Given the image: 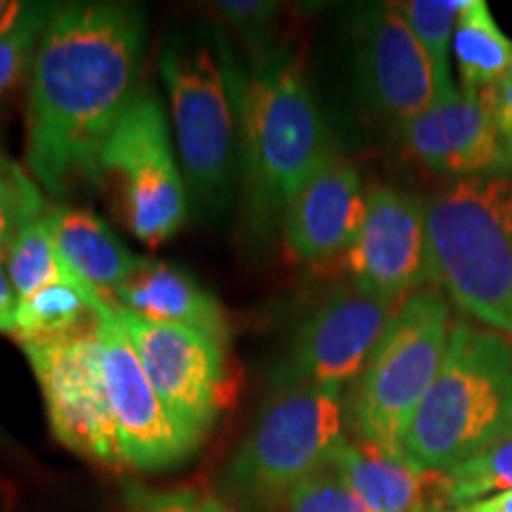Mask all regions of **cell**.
<instances>
[{
  "label": "cell",
  "mask_w": 512,
  "mask_h": 512,
  "mask_svg": "<svg viewBox=\"0 0 512 512\" xmlns=\"http://www.w3.org/2000/svg\"><path fill=\"white\" fill-rule=\"evenodd\" d=\"M143 12L126 3H69L50 15L27 105V164L50 195L98 183L100 152L138 93Z\"/></svg>",
  "instance_id": "1"
},
{
  "label": "cell",
  "mask_w": 512,
  "mask_h": 512,
  "mask_svg": "<svg viewBox=\"0 0 512 512\" xmlns=\"http://www.w3.org/2000/svg\"><path fill=\"white\" fill-rule=\"evenodd\" d=\"M240 157L247 223L256 240L283 228L297 190L335 155L330 128L304 69L290 53H268L238 76Z\"/></svg>",
  "instance_id": "2"
},
{
  "label": "cell",
  "mask_w": 512,
  "mask_h": 512,
  "mask_svg": "<svg viewBox=\"0 0 512 512\" xmlns=\"http://www.w3.org/2000/svg\"><path fill=\"white\" fill-rule=\"evenodd\" d=\"M512 437V344L460 318L434 382L408 420L401 456L425 472H448Z\"/></svg>",
  "instance_id": "3"
},
{
  "label": "cell",
  "mask_w": 512,
  "mask_h": 512,
  "mask_svg": "<svg viewBox=\"0 0 512 512\" xmlns=\"http://www.w3.org/2000/svg\"><path fill=\"white\" fill-rule=\"evenodd\" d=\"M432 280L460 309L512 335V169L460 178L427 202Z\"/></svg>",
  "instance_id": "4"
},
{
  "label": "cell",
  "mask_w": 512,
  "mask_h": 512,
  "mask_svg": "<svg viewBox=\"0 0 512 512\" xmlns=\"http://www.w3.org/2000/svg\"><path fill=\"white\" fill-rule=\"evenodd\" d=\"M342 389L278 387L228 460L221 498L235 512H283L292 489L344 444Z\"/></svg>",
  "instance_id": "5"
},
{
  "label": "cell",
  "mask_w": 512,
  "mask_h": 512,
  "mask_svg": "<svg viewBox=\"0 0 512 512\" xmlns=\"http://www.w3.org/2000/svg\"><path fill=\"white\" fill-rule=\"evenodd\" d=\"M451 328L446 294L422 287L403 299L358 382L351 408L358 439L401 456L403 432L439 373Z\"/></svg>",
  "instance_id": "6"
},
{
  "label": "cell",
  "mask_w": 512,
  "mask_h": 512,
  "mask_svg": "<svg viewBox=\"0 0 512 512\" xmlns=\"http://www.w3.org/2000/svg\"><path fill=\"white\" fill-rule=\"evenodd\" d=\"M171 124L192 200L219 207L235 169L240 121L238 72L216 62L207 46L169 43L159 57Z\"/></svg>",
  "instance_id": "7"
},
{
  "label": "cell",
  "mask_w": 512,
  "mask_h": 512,
  "mask_svg": "<svg viewBox=\"0 0 512 512\" xmlns=\"http://www.w3.org/2000/svg\"><path fill=\"white\" fill-rule=\"evenodd\" d=\"M117 188L133 238L147 247L169 242L188 216V185L171 147L169 121L152 88L140 86L100 152L98 181Z\"/></svg>",
  "instance_id": "8"
},
{
  "label": "cell",
  "mask_w": 512,
  "mask_h": 512,
  "mask_svg": "<svg viewBox=\"0 0 512 512\" xmlns=\"http://www.w3.org/2000/svg\"><path fill=\"white\" fill-rule=\"evenodd\" d=\"M22 349L41 387L55 439L93 463L124 467L98 330Z\"/></svg>",
  "instance_id": "9"
},
{
  "label": "cell",
  "mask_w": 512,
  "mask_h": 512,
  "mask_svg": "<svg viewBox=\"0 0 512 512\" xmlns=\"http://www.w3.org/2000/svg\"><path fill=\"white\" fill-rule=\"evenodd\" d=\"M117 316L159 399L185 430L204 439L226 403V344L185 325L152 323L121 309Z\"/></svg>",
  "instance_id": "10"
},
{
  "label": "cell",
  "mask_w": 512,
  "mask_h": 512,
  "mask_svg": "<svg viewBox=\"0 0 512 512\" xmlns=\"http://www.w3.org/2000/svg\"><path fill=\"white\" fill-rule=\"evenodd\" d=\"M98 339L124 467L159 472L188 460L202 439L185 430L159 399L112 302L98 311Z\"/></svg>",
  "instance_id": "11"
},
{
  "label": "cell",
  "mask_w": 512,
  "mask_h": 512,
  "mask_svg": "<svg viewBox=\"0 0 512 512\" xmlns=\"http://www.w3.org/2000/svg\"><path fill=\"white\" fill-rule=\"evenodd\" d=\"M399 306L356 285L332 290L299 325L275 373L278 387L318 384L342 389L361 377Z\"/></svg>",
  "instance_id": "12"
},
{
  "label": "cell",
  "mask_w": 512,
  "mask_h": 512,
  "mask_svg": "<svg viewBox=\"0 0 512 512\" xmlns=\"http://www.w3.org/2000/svg\"><path fill=\"white\" fill-rule=\"evenodd\" d=\"M344 261L351 285L394 304L432 283L427 202L392 185L370 188L366 219Z\"/></svg>",
  "instance_id": "13"
},
{
  "label": "cell",
  "mask_w": 512,
  "mask_h": 512,
  "mask_svg": "<svg viewBox=\"0 0 512 512\" xmlns=\"http://www.w3.org/2000/svg\"><path fill=\"white\" fill-rule=\"evenodd\" d=\"M358 91L375 114L396 128L437 100L430 57L396 5H368L354 22Z\"/></svg>",
  "instance_id": "14"
},
{
  "label": "cell",
  "mask_w": 512,
  "mask_h": 512,
  "mask_svg": "<svg viewBox=\"0 0 512 512\" xmlns=\"http://www.w3.org/2000/svg\"><path fill=\"white\" fill-rule=\"evenodd\" d=\"M399 136L408 157L434 176L460 181L512 169V145L498 131L482 95L463 88L439 95L399 128Z\"/></svg>",
  "instance_id": "15"
},
{
  "label": "cell",
  "mask_w": 512,
  "mask_h": 512,
  "mask_svg": "<svg viewBox=\"0 0 512 512\" xmlns=\"http://www.w3.org/2000/svg\"><path fill=\"white\" fill-rule=\"evenodd\" d=\"M366 219V195L356 166L335 152L285 209L283 242L290 256L320 264L347 254Z\"/></svg>",
  "instance_id": "16"
},
{
  "label": "cell",
  "mask_w": 512,
  "mask_h": 512,
  "mask_svg": "<svg viewBox=\"0 0 512 512\" xmlns=\"http://www.w3.org/2000/svg\"><path fill=\"white\" fill-rule=\"evenodd\" d=\"M330 465L373 512L453 510L444 472H425L375 444L344 441Z\"/></svg>",
  "instance_id": "17"
},
{
  "label": "cell",
  "mask_w": 512,
  "mask_h": 512,
  "mask_svg": "<svg viewBox=\"0 0 512 512\" xmlns=\"http://www.w3.org/2000/svg\"><path fill=\"white\" fill-rule=\"evenodd\" d=\"M110 302L152 323L200 330L228 347V318L219 299L204 290L190 273L164 261L140 259L136 271L112 294Z\"/></svg>",
  "instance_id": "18"
},
{
  "label": "cell",
  "mask_w": 512,
  "mask_h": 512,
  "mask_svg": "<svg viewBox=\"0 0 512 512\" xmlns=\"http://www.w3.org/2000/svg\"><path fill=\"white\" fill-rule=\"evenodd\" d=\"M46 219L57 252L76 278L107 299L131 278L143 256L131 254L105 221L79 207H48Z\"/></svg>",
  "instance_id": "19"
},
{
  "label": "cell",
  "mask_w": 512,
  "mask_h": 512,
  "mask_svg": "<svg viewBox=\"0 0 512 512\" xmlns=\"http://www.w3.org/2000/svg\"><path fill=\"white\" fill-rule=\"evenodd\" d=\"M107 304L83 285H48L27 299H19L15 337L27 344L57 342L98 330V311Z\"/></svg>",
  "instance_id": "20"
},
{
  "label": "cell",
  "mask_w": 512,
  "mask_h": 512,
  "mask_svg": "<svg viewBox=\"0 0 512 512\" xmlns=\"http://www.w3.org/2000/svg\"><path fill=\"white\" fill-rule=\"evenodd\" d=\"M453 55L465 93H484L512 67V41L484 0H467L453 34Z\"/></svg>",
  "instance_id": "21"
},
{
  "label": "cell",
  "mask_w": 512,
  "mask_h": 512,
  "mask_svg": "<svg viewBox=\"0 0 512 512\" xmlns=\"http://www.w3.org/2000/svg\"><path fill=\"white\" fill-rule=\"evenodd\" d=\"M0 261H3L5 271H8V278L19 299H27L48 285H83L64 264L60 252H57L46 214L41 219L31 221L17 235Z\"/></svg>",
  "instance_id": "22"
},
{
  "label": "cell",
  "mask_w": 512,
  "mask_h": 512,
  "mask_svg": "<svg viewBox=\"0 0 512 512\" xmlns=\"http://www.w3.org/2000/svg\"><path fill=\"white\" fill-rule=\"evenodd\" d=\"M465 3L467 0H408V3L396 5L430 57L434 81H437V98L456 91L451 79V48L458 15Z\"/></svg>",
  "instance_id": "23"
},
{
  "label": "cell",
  "mask_w": 512,
  "mask_h": 512,
  "mask_svg": "<svg viewBox=\"0 0 512 512\" xmlns=\"http://www.w3.org/2000/svg\"><path fill=\"white\" fill-rule=\"evenodd\" d=\"M444 475L448 479L453 510L512 491V437L484 448L482 453L451 467Z\"/></svg>",
  "instance_id": "24"
},
{
  "label": "cell",
  "mask_w": 512,
  "mask_h": 512,
  "mask_svg": "<svg viewBox=\"0 0 512 512\" xmlns=\"http://www.w3.org/2000/svg\"><path fill=\"white\" fill-rule=\"evenodd\" d=\"M283 512H373L330 463L292 489Z\"/></svg>",
  "instance_id": "25"
},
{
  "label": "cell",
  "mask_w": 512,
  "mask_h": 512,
  "mask_svg": "<svg viewBox=\"0 0 512 512\" xmlns=\"http://www.w3.org/2000/svg\"><path fill=\"white\" fill-rule=\"evenodd\" d=\"M53 5L34 3V10L12 34L0 38V95L10 93L34 64V55L46 29Z\"/></svg>",
  "instance_id": "26"
},
{
  "label": "cell",
  "mask_w": 512,
  "mask_h": 512,
  "mask_svg": "<svg viewBox=\"0 0 512 512\" xmlns=\"http://www.w3.org/2000/svg\"><path fill=\"white\" fill-rule=\"evenodd\" d=\"M48 207L41 190L22 171L0 178V259L31 221L41 219Z\"/></svg>",
  "instance_id": "27"
},
{
  "label": "cell",
  "mask_w": 512,
  "mask_h": 512,
  "mask_svg": "<svg viewBox=\"0 0 512 512\" xmlns=\"http://www.w3.org/2000/svg\"><path fill=\"white\" fill-rule=\"evenodd\" d=\"M133 512H235L223 498L200 491H136L131 498Z\"/></svg>",
  "instance_id": "28"
},
{
  "label": "cell",
  "mask_w": 512,
  "mask_h": 512,
  "mask_svg": "<svg viewBox=\"0 0 512 512\" xmlns=\"http://www.w3.org/2000/svg\"><path fill=\"white\" fill-rule=\"evenodd\" d=\"M219 12L242 34L261 38L275 12H278V5L264 3V0H259V3L256 0H230V3H219Z\"/></svg>",
  "instance_id": "29"
},
{
  "label": "cell",
  "mask_w": 512,
  "mask_h": 512,
  "mask_svg": "<svg viewBox=\"0 0 512 512\" xmlns=\"http://www.w3.org/2000/svg\"><path fill=\"white\" fill-rule=\"evenodd\" d=\"M479 95H482L491 119L496 121L498 131H501L503 138L512 145V67L501 81L494 83L491 88H486V91Z\"/></svg>",
  "instance_id": "30"
},
{
  "label": "cell",
  "mask_w": 512,
  "mask_h": 512,
  "mask_svg": "<svg viewBox=\"0 0 512 512\" xmlns=\"http://www.w3.org/2000/svg\"><path fill=\"white\" fill-rule=\"evenodd\" d=\"M17 306H19V297L15 287L10 283L3 261H0V332H5V335H15Z\"/></svg>",
  "instance_id": "31"
},
{
  "label": "cell",
  "mask_w": 512,
  "mask_h": 512,
  "mask_svg": "<svg viewBox=\"0 0 512 512\" xmlns=\"http://www.w3.org/2000/svg\"><path fill=\"white\" fill-rule=\"evenodd\" d=\"M460 512H512V491L482 498V501H475L465 505V508H460Z\"/></svg>",
  "instance_id": "32"
},
{
  "label": "cell",
  "mask_w": 512,
  "mask_h": 512,
  "mask_svg": "<svg viewBox=\"0 0 512 512\" xmlns=\"http://www.w3.org/2000/svg\"><path fill=\"white\" fill-rule=\"evenodd\" d=\"M17 171H22V166H17L15 162H10V159L5 157L3 152H0V178H5V176H15Z\"/></svg>",
  "instance_id": "33"
},
{
  "label": "cell",
  "mask_w": 512,
  "mask_h": 512,
  "mask_svg": "<svg viewBox=\"0 0 512 512\" xmlns=\"http://www.w3.org/2000/svg\"><path fill=\"white\" fill-rule=\"evenodd\" d=\"M439 512H460V510H439Z\"/></svg>",
  "instance_id": "34"
}]
</instances>
